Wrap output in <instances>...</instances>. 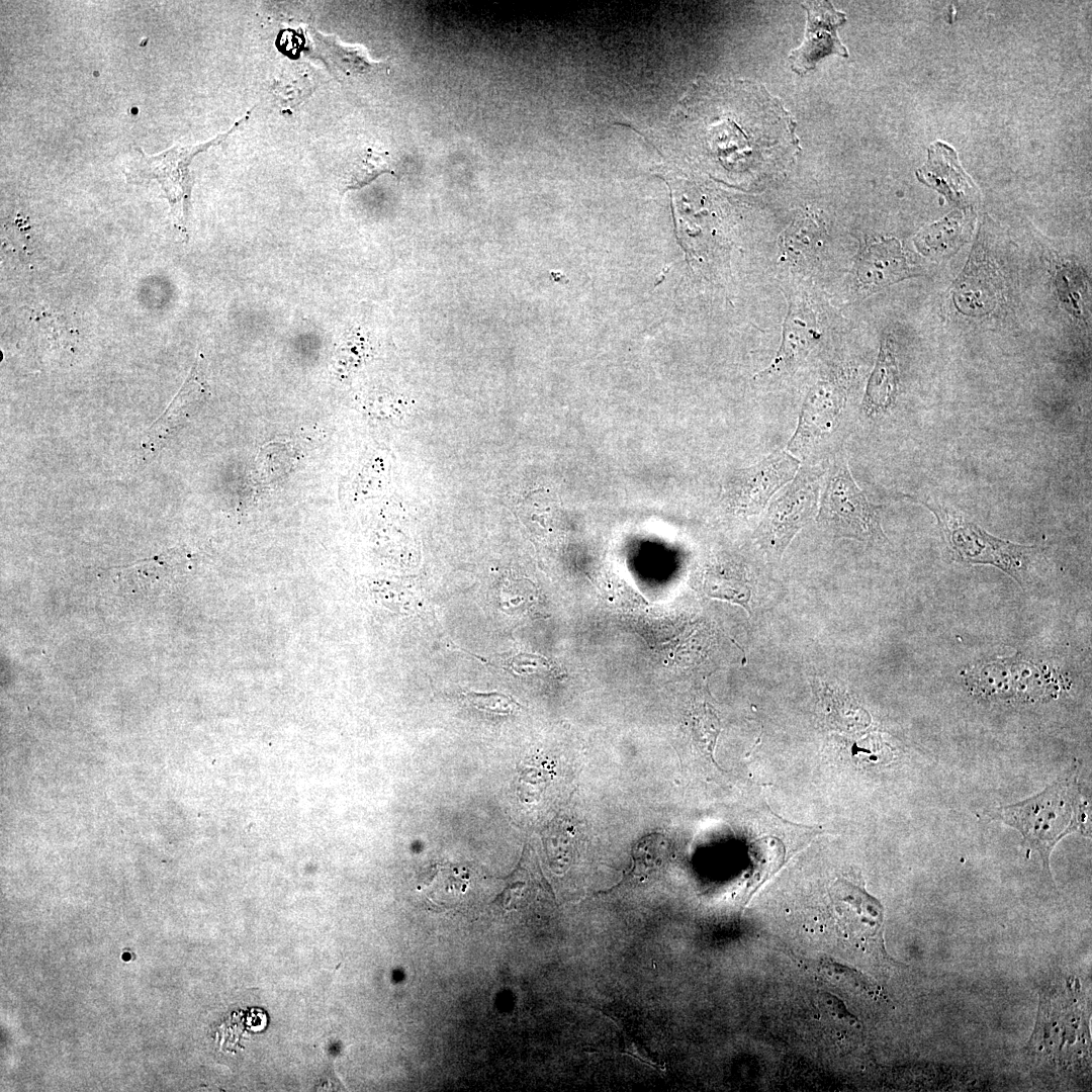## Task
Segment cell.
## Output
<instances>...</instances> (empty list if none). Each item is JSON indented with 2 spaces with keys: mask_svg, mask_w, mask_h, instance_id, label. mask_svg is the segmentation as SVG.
Listing matches in <instances>:
<instances>
[{
  "mask_svg": "<svg viewBox=\"0 0 1092 1092\" xmlns=\"http://www.w3.org/2000/svg\"><path fill=\"white\" fill-rule=\"evenodd\" d=\"M992 814L1020 832L1023 843L1040 854L1049 875L1050 855L1057 843L1074 832L1087 834L1090 828L1088 803L1078 783L1077 767L1039 794L1000 807Z\"/></svg>",
  "mask_w": 1092,
  "mask_h": 1092,
  "instance_id": "6da1fadb",
  "label": "cell"
},
{
  "mask_svg": "<svg viewBox=\"0 0 1092 1092\" xmlns=\"http://www.w3.org/2000/svg\"><path fill=\"white\" fill-rule=\"evenodd\" d=\"M924 505L936 517L952 559L967 564L996 566L1022 583L1033 547L999 539L949 508Z\"/></svg>",
  "mask_w": 1092,
  "mask_h": 1092,
  "instance_id": "7a4b0ae2",
  "label": "cell"
},
{
  "mask_svg": "<svg viewBox=\"0 0 1092 1092\" xmlns=\"http://www.w3.org/2000/svg\"><path fill=\"white\" fill-rule=\"evenodd\" d=\"M817 521L835 539L849 538L872 544L887 541L878 507L868 500L843 460L829 470Z\"/></svg>",
  "mask_w": 1092,
  "mask_h": 1092,
  "instance_id": "3957f363",
  "label": "cell"
},
{
  "mask_svg": "<svg viewBox=\"0 0 1092 1092\" xmlns=\"http://www.w3.org/2000/svg\"><path fill=\"white\" fill-rule=\"evenodd\" d=\"M820 475L801 471L769 505L755 538L770 558H780L795 535L815 516Z\"/></svg>",
  "mask_w": 1092,
  "mask_h": 1092,
  "instance_id": "277c9868",
  "label": "cell"
},
{
  "mask_svg": "<svg viewBox=\"0 0 1092 1092\" xmlns=\"http://www.w3.org/2000/svg\"><path fill=\"white\" fill-rule=\"evenodd\" d=\"M247 113L228 132L219 134L212 141L195 147L173 148L158 156H146L138 151L140 157L128 166L126 171L127 180L140 182L146 179H156L169 200L176 220L183 224L188 213L190 203L192 179L189 172V164L193 157L205 151L211 146L223 142L230 133L239 128L247 119Z\"/></svg>",
  "mask_w": 1092,
  "mask_h": 1092,
  "instance_id": "5b68a950",
  "label": "cell"
},
{
  "mask_svg": "<svg viewBox=\"0 0 1092 1092\" xmlns=\"http://www.w3.org/2000/svg\"><path fill=\"white\" fill-rule=\"evenodd\" d=\"M799 464L789 452L772 453L732 477L726 491L727 502L738 513H759L771 495L794 478Z\"/></svg>",
  "mask_w": 1092,
  "mask_h": 1092,
  "instance_id": "8992f818",
  "label": "cell"
},
{
  "mask_svg": "<svg viewBox=\"0 0 1092 1092\" xmlns=\"http://www.w3.org/2000/svg\"><path fill=\"white\" fill-rule=\"evenodd\" d=\"M802 7L807 12L804 39L789 56L792 70L799 75L815 69L818 61L827 56H848L837 34V28L846 21L845 14L829 1L806 2Z\"/></svg>",
  "mask_w": 1092,
  "mask_h": 1092,
  "instance_id": "52a82bcc",
  "label": "cell"
},
{
  "mask_svg": "<svg viewBox=\"0 0 1092 1092\" xmlns=\"http://www.w3.org/2000/svg\"><path fill=\"white\" fill-rule=\"evenodd\" d=\"M829 893L837 923L846 937L858 944L882 942L883 907L879 901L844 879L837 880Z\"/></svg>",
  "mask_w": 1092,
  "mask_h": 1092,
  "instance_id": "ba28073f",
  "label": "cell"
},
{
  "mask_svg": "<svg viewBox=\"0 0 1092 1092\" xmlns=\"http://www.w3.org/2000/svg\"><path fill=\"white\" fill-rule=\"evenodd\" d=\"M845 401V393L835 380H821L807 393L799 424L788 449L801 451L828 434L837 424Z\"/></svg>",
  "mask_w": 1092,
  "mask_h": 1092,
  "instance_id": "9c48e42d",
  "label": "cell"
},
{
  "mask_svg": "<svg viewBox=\"0 0 1092 1092\" xmlns=\"http://www.w3.org/2000/svg\"><path fill=\"white\" fill-rule=\"evenodd\" d=\"M910 275L906 255L896 239L870 243L861 252L856 267L858 286L868 293Z\"/></svg>",
  "mask_w": 1092,
  "mask_h": 1092,
  "instance_id": "30bf717a",
  "label": "cell"
},
{
  "mask_svg": "<svg viewBox=\"0 0 1092 1092\" xmlns=\"http://www.w3.org/2000/svg\"><path fill=\"white\" fill-rule=\"evenodd\" d=\"M819 338L814 314L795 303L791 304L784 325L781 347L772 363L760 372V376L794 370L806 358Z\"/></svg>",
  "mask_w": 1092,
  "mask_h": 1092,
  "instance_id": "8fae6325",
  "label": "cell"
},
{
  "mask_svg": "<svg viewBox=\"0 0 1092 1092\" xmlns=\"http://www.w3.org/2000/svg\"><path fill=\"white\" fill-rule=\"evenodd\" d=\"M928 161L918 171V178L933 188L959 201L965 199L971 189L968 177L958 165L956 153L943 144L929 148Z\"/></svg>",
  "mask_w": 1092,
  "mask_h": 1092,
  "instance_id": "7c38bea8",
  "label": "cell"
},
{
  "mask_svg": "<svg viewBox=\"0 0 1092 1092\" xmlns=\"http://www.w3.org/2000/svg\"><path fill=\"white\" fill-rule=\"evenodd\" d=\"M899 384V372L893 345L885 339L870 377L862 408L867 416H878L894 404Z\"/></svg>",
  "mask_w": 1092,
  "mask_h": 1092,
  "instance_id": "4fadbf2b",
  "label": "cell"
},
{
  "mask_svg": "<svg viewBox=\"0 0 1092 1092\" xmlns=\"http://www.w3.org/2000/svg\"><path fill=\"white\" fill-rule=\"evenodd\" d=\"M316 46L326 59L347 75L375 73L388 69L386 62H374L369 59L362 46H345L333 35H324L316 31Z\"/></svg>",
  "mask_w": 1092,
  "mask_h": 1092,
  "instance_id": "5bb4252c",
  "label": "cell"
},
{
  "mask_svg": "<svg viewBox=\"0 0 1092 1092\" xmlns=\"http://www.w3.org/2000/svg\"><path fill=\"white\" fill-rule=\"evenodd\" d=\"M468 873L464 869L436 866L434 874L420 887L427 898L438 906H452L466 891Z\"/></svg>",
  "mask_w": 1092,
  "mask_h": 1092,
  "instance_id": "9a60e30c",
  "label": "cell"
},
{
  "mask_svg": "<svg viewBox=\"0 0 1092 1092\" xmlns=\"http://www.w3.org/2000/svg\"><path fill=\"white\" fill-rule=\"evenodd\" d=\"M704 589L708 596L738 604L750 613V588L744 575L736 569L718 567L708 571Z\"/></svg>",
  "mask_w": 1092,
  "mask_h": 1092,
  "instance_id": "2e32d148",
  "label": "cell"
},
{
  "mask_svg": "<svg viewBox=\"0 0 1092 1092\" xmlns=\"http://www.w3.org/2000/svg\"><path fill=\"white\" fill-rule=\"evenodd\" d=\"M385 173L396 176L395 171L391 168L389 154L378 153L369 149L356 164L344 190L360 189Z\"/></svg>",
  "mask_w": 1092,
  "mask_h": 1092,
  "instance_id": "e0dca14e",
  "label": "cell"
},
{
  "mask_svg": "<svg viewBox=\"0 0 1092 1092\" xmlns=\"http://www.w3.org/2000/svg\"><path fill=\"white\" fill-rule=\"evenodd\" d=\"M820 233L817 226L807 219L793 224L782 238L783 249L792 258L812 255L818 250Z\"/></svg>",
  "mask_w": 1092,
  "mask_h": 1092,
  "instance_id": "ac0fdd59",
  "label": "cell"
},
{
  "mask_svg": "<svg viewBox=\"0 0 1092 1092\" xmlns=\"http://www.w3.org/2000/svg\"><path fill=\"white\" fill-rule=\"evenodd\" d=\"M466 699L479 710L502 715L515 713L520 707V705L510 697L497 693H467Z\"/></svg>",
  "mask_w": 1092,
  "mask_h": 1092,
  "instance_id": "d6986e66",
  "label": "cell"
},
{
  "mask_svg": "<svg viewBox=\"0 0 1092 1092\" xmlns=\"http://www.w3.org/2000/svg\"><path fill=\"white\" fill-rule=\"evenodd\" d=\"M129 958H130V956H129V953H128V952H125V953H123V954H122V959H123L124 961H128V960H129Z\"/></svg>",
  "mask_w": 1092,
  "mask_h": 1092,
  "instance_id": "ffe728a7",
  "label": "cell"
}]
</instances>
